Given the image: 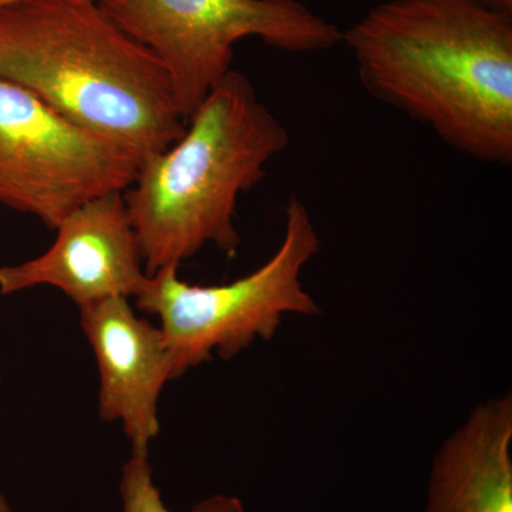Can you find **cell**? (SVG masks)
I'll return each mask as SVG.
<instances>
[{"label":"cell","mask_w":512,"mask_h":512,"mask_svg":"<svg viewBox=\"0 0 512 512\" xmlns=\"http://www.w3.org/2000/svg\"><path fill=\"white\" fill-rule=\"evenodd\" d=\"M512 397L474 407L440 447L424 512H512Z\"/></svg>","instance_id":"9c48e42d"},{"label":"cell","mask_w":512,"mask_h":512,"mask_svg":"<svg viewBox=\"0 0 512 512\" xmlns=\"http://www.w3.org/2000/svg\"><path fill=\"white\" fill-rule=\"evenodd\" d=\"M123 32L163 64L184 119L232 69L234 47L258 37L289 53L342 43V30L301 0H101Z\"/></svg>","instance_id":"5b68a950"},{"label":"cell","mask_w":512,"mask_h":512,"mask_svg":"<svg viewBox=\"0 0 512 512\" xmlns=\"http://www.w3.org/2000/svg\"><path fill=\"white\" fill-rule=\"evenodd\" d=\"M20 2V0H0V8L3 6L12 5V3ZM94 2L100 3L101 0H94Z\"/></svg>","instance_id":"4fadbf2b"},{"label":"cell","mask_w":512,"mask_h":512,"mask_svg":"<svg viewBox=\"0 0 512 512\" xmlns=\"http://www.w3.org/2000/svg\"><path fill=\"white\" fill-rule=\"evenodd\" d=\"M80 322L100 370V416L120 421L131 454H148L160 431L158 399L173 380L163 330L140 319L128 299L80 308Z\"/></svg>","instance_id":"ba28073f"},{"label":"cell","mask_w":512,"mask_h":512,"mask_svg":"<svg viewBox=\"0 0 512 512\" xmlns=\"http://www.w3.org/2000/svg\"><path fill=\"white\" fill-rule=\"evenodd\" d=\"M141 163L133 148L0 80V204L56 229L87 201L126 191Z\"/></svg>","instance_id":"8992f818"},{"label":"cell","mask_w":512,"mask_h":512,"mask_svg":"<svg viewBox=\"0 0 512 512\" xmlns=\"http://www.w3.org/2000/svg\"><path fill=\"white\" fill-rule=\"evenodd\" d=\"M0 512H13L12 507L6 500L5 495L0 494Z\"/></svg>","instance_id":"7c38bea8"},{"label":"cell","mask_w":512,"mask_h":512,"mask_svg":"<svg viewBox=\"0 0 512 512\" xmlns=\"http://www.w3.org/2000/svg\"><path fill=\"white\" fill-rule=\"evenodd\" d=\"M370 96L458 153L512 163V13L480 0H384L342 32Z\"/></svg>","instance_id":"6da1fadb"},{"label":"cell","mask_w":512,"mask_h":512,"mask_svg":"<svg viewBox=\"0 0 512 512\" xmlns=\"http://www.w3.org/2000/svg\"><path fill=\"white\" fill-rule=\"evenodd\" d=\"M319 248L308 208L293 195L286 207L281 245L244 278L225 285H190L181 281L175 265L148 276L136 305L161 319L173 379L208 362L214 353L231 359L256 339L271 340L289 313H319L318 303L301 281L303 268Z\"/></svg>","instance_id":"277c9868"},{"label":"cell","mask_w":512,"mask_h":512,"mask_svg":"<svg viewBox=\"0 0 512 512\" xmlns=\"http://www.w3.org/2000/svg\"><path fill=\"white\" fill-rule=\"evenodd\" d=\"M480 2L490 8L512 13V0H480Z\"/></svg>","instance_id":"8fae6325"},{"label":"cell","mask_w":512,"mask_h":512,"mask_svg":"<svg viewBox=\"0 0 512 512\" xmlns=\"http://www.w3.org/2000/svg\"><path fill=\"white\" fill-rule=\"evenodd\" d=\"M123 512H171L165 507L160 491L154 484L153 468L148 454H131L124 464L120 483ZM190 512H245L237 497L212 495L195 504Z\"/></svg>","instance_id":"30bf717a"},{"label":"cell","mask_w":512,"mask_h":512,"mask_svg":"<svg viewBox=\"0 0 512 512\" xmlns=\"http://www.w3.org/2000/svg\"><path fill=\"white\" fill-rule=\"evenodd\" d=\"M45 254L0 266V293L53 286L80 308L140 293L148 275L123 192L100 195L70 212Z\"/></svg>","instance_id":"52a82bcc"},{"label":"cell","mask_w":512,"mask_h":512,"mask_svg":"<svg viewBox=\"0 0 512 512\" xmlns=\"http://www.w3.org/2000/svg\"><path fill=\"white\" fill-rule=\"evenodd\" d=\"M291 143L284 124L244 74L231 70L188 120L173 146L144 158L123 192L148 276L211 244L229 258L241 238L239 197Z\"/></svg>","instance_id":"3957f363"},{"label":"cell","mask_w":512,"mask_h":512,"mask_svg":"<svg viewBox=\"0 0 512 512\" xmlns=\"http://www.w3.org/2000/svg\"><path fill=\"white\" fill-rule=\"evenodd\" d=\"M0 80L147 158L187 120L163 64L94 0H20L0 8Z\"/></svg>","instance_id":"7a4b0ae2"}]
</instances>
